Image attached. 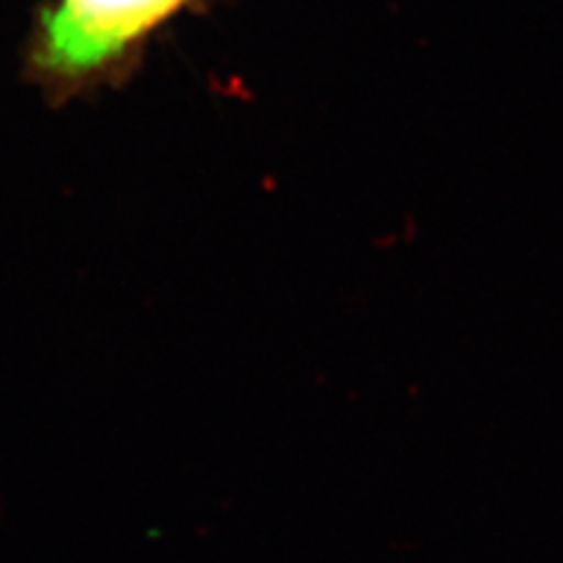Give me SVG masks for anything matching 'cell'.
Returning a JSON list of instances; mask_svg holds the SVG:
<instances>
[{
    "instance_id": "1",
    "label": "cell",
    "mask_w": 563,
    "mask_h": 563,
    "mask_svg": "<svg viewBox=\"0 0 563 563\" xmlns=\"http://www.w3.org/2000/svg\"><path fill=\"white\" fill-rule=\"evenodd\" d=\"M190 0H55L29 38L26 76L55 103L80 97L125 70L155 31Z\"/></svg>"
}]
</instances>
